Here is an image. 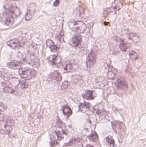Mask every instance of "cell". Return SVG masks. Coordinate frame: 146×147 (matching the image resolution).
<instances>
[{
	"label": "cell",
	"instance_id": "1",
	"mask_svg": "<svg viewBox=\"0 0 146 147\" xmlns=\"http://www.w3.org/2000/svg\"><path fill=\"white\" fill-rule=\"evenodd\" d=\"M15 122L12 117L5 116L0 121V134H7L13 130Z\"/></svg>",
	"mask_w": 146,
	"mask_h": 147
},
{
	"label": "cell",
	"instance_id": "2",
	"mask_svg": "<svg viewBox=\"0 0 146 147\" xmlns=\"http://www.w3.org/2000/svg\"><path fill=\"white\" fill-rule=\"evenodd\" d=\"M111 124L112 128L117 136L119 142L122 143L127 131L126 126L123 123L120 121H114L112 122Z\"/></svg>",
	"mask_w": 146,
	"mask_h": 147
},
{
	"label": "cell",
	"instance_id": "3",
	"mask_svg": "<svg viewBox=\"0 0 146 147\" xmlns=\"http://www.w3.org/2000/svg\"><path fill=\"white\" fill-rule=\"evenodd\" d=\"M68 26L71 31L78 34L83 33L87 29L86 25L81 21H70Z\"/></svg>",
	"mask_w": 146,
	"mask_h": 147
},
{
	"label": "cell",
	"instance_id": "4",
	"mask_svg": "<svg viewBox=\"0 0 146 147\" xmlns=\"http://www.w3.org/2000/svg\"><path fill=\"white\" fill-rule=\"evenodd\" d=\"M19 70L20 76L26 80L32 79L35 78L37 75V71L31 68H21Z\"/></svg>",
	"mask_w": 146,
	"mask_h": 147
},
{
	"label": "cell",
	"instance_id": "5",
	"mask_svg": "<svg viewBox=\"0 0 146 147\" xmlns=\"http://www.w3.org/2000/svg\"><path fill=\"white\" fill-rule=\"evenodd\" d=\"M2 14L9 18L15 20V18L20 15L21 12L19 8L18 7L11 5L7 8L6 11H4Z\"/></svg>",
	"mask_w": 146,
	"mask_h": 147
},
{
	"label": "cell",
	"instance_id": "6",
	"mask_svg": "<svg viewBox=\"0 0 146 147\" xmlns=\"http://www.w3.org/2000/svg\"><path fill=\"white\" fill-rule=\"evenodd\" d=\"M123 6V3L121 0H116L110 7L105 9L103 12V16L107 17L111 13L116 12L121 9Z\"/></svg>",
	"mask_w": 146,
	"mask_h": 147
},
{
	"label": "cell",
	"instance_id": "7",
	"mask_svg": "<svg viewBox=\"0 0 146 147\" xmlns=\"http://www.w3.org/2000/svg\"><path fill=\"white\" fill-rule=\"evenodd\" d=\"M38 9L37 6L34 3H32L28 5L27 12L25 16L26 20L30 21L32 19Z\"/></svg>",
	"mask_w": 146,
	"mask_h": 147
},
{
	"label": "cell",
	"instance_id": "8",
	"mask_svg": "<svg viewBox=\"0 0 146 147\" xmlns=\"http://www.w3.org/2000/svg\"><path fill=\"white\" fill-rule=\"evenodd\" d=\"M97 54L94 50H92L88 55L86 61V66L87 68L93 67L96 63Z\"/></svg>",
	"mask_w": 146,
	"mask_h": 147
},
{
	"label": "cell",
	"instance_id": "9",
	"mask_svg": "<svg viewBox=\"0 0 146 147\" xmlns=\"http://www.w3.org/2000/svg\"><path fill=\"white\" fill-rule=\"evenodd\" d=\"M94 114L99 117H103L107 115V112L105 111L102 104L96 105L93 109Z\"/></svg>",
	"mask_w": 146,
	"mask_h": 147
},
{
	"label": "cell",
	"instance_id": "10",
	"mask_svg": "<svg viewBox=\"0 0 146 147\" xmlns=\"http://www.w3.org/2000/svg\"><path fill=\"white\" fill-rule=\"evenodd\" d=\"M48 60L49 63L52 65H56L59 68H61L63 66L62 63L60 62L57 63L58 61V56L57 55H54L50 56L48 58Z\"/></svg>",
	"mask_w": 146,
	"mask_h": 147
},
{
	"label": "cell",
	"instance_id": "11",
	"mask_svg": "<svg viewBox=\"0 0 146 147\" xmlns=\"http://www.w3.org/2000/svg\"><path fill=\"white\" fill-rule=\"evenodd\" d=\"M8 45L13 49H16L20 48L23 45V44L21 41L18 39H13L7 42Z\"/></svg>",
	"mask_w": 146,
	"mask_h": 147
},
{
	"label": "cell",
	"instance_id": "12",
	"mask_svg": "<svg viewBox=\"0 0 146 147\" xmlns=\"http://www.w3.org/2000/svg\"><path fill=\"white\" fill-rule=\"evenodd\" d=\"M116 85L117 89L120 90H126L128 87V84L126 80L122 77L117 80Z\"/></svg>",
	"mask_w": 146,
	"mask_h": 147
},
{
	"label": "cell",
	"instance_id": "13",
	"mask_svg": "<svg viewBox=\"0 0 146 147\" xmlns=\"http://www.w3.org/2000/svg\"><path fill=\"white\" fill-rule=\"evenodd\" d=\"M49 78L51 80L56 82H60L62 80L61 75L58 71H56L49 75Z\"/></svg>",
	"mask_w": 146,
	"mask_h": 147
},
{
	"label": "cell",
	"instance_id": "14",
	"mask_svg": "<svg viewBox=\"0 0 146 147\" xmlns=\"http://www.w3.org/2000/svg\"><path fill=\"white\" fill-rule=\"evenodd\" d=\"M82 38L81 35L76 34L73 36L72 39V43L74 47H76L80 45L82 42Z\"/></svg>",
	"mask_w": 146,
	"mask_h": 147
},
{
	"label": "cell",
	"instance_id": "15",
	"mask_svg": "<svg viewBox=\"0 0 146 147\" xmlns=\"http://www.w3.org/2000/svg\"><path fill=\"white\" fill-rule=\"evenodd\" d=\"M83 97L87 100H93L97 96V94L94 90H88L82 95Z\"/></svg>",
	"mask_w": 146,
	"mask_h": 147
},
{
	"label": "cell",
	"instance_id": "16",
	"mask_svg": "<svg viewBox=\"0 0 146 147\" xmlns=\"http://www.w3.org/2000/svg\"><path fill=\"white\" fill-rule=\"evenodd\" d=\"M7 65L8 67L10 69L18 70L20 69L21 68L22 64L19 61L13 60V61H11V62L8 63L7 64Z\"/></svg>",
	"mask_w": 146,
	"mask_h": 147
},
{
	"label": "cell",
	"instance_id": "17",
	"mask_svg": "<svg viewBox=\"0 0 146 147\" xmlns=\"http://www.w3.org/2000/svg\"><path fill=\"white\" fill-rule=\"evenodd\" d=\"M117 74V71L113 66H109V68L107 77L109 79L113 80L115 78Z\"/></svg>",
	"mask_w": 146,
	"mask_h": 147
},
{
	"label": "cell",
	"instance_id": "18",
	"mask_svg": "<svg viewBox=\"0 0 146 147\" xmlns=\"http://www.w3.org/2000/svg\"><path fill=\"white\" fill-rule=\"evenodd\" d=\"M91 108V104L87 102L81 104L79 107V110L84 113H86L90 111Z\"/></svg>",
	"mask_w": 146,
	"mask_h": 147
},
{
	"label": "cell",
	"instance_id": "19",
	"mask_svg": "<svg viewBox=\"0 0 146 147\" xmlns=\"http://www.w3.org/2000/svg\"><path fill=\"white\" fill-rule=\"evenodd\" d=\"M105 145L107 147H115V141L111 136L106 137L105 140Z\"/></svg>",
	"mask_w": 146,
	"mask_h": 147
},
{
	"label": "cell",
	"instance_id": "20",
	"mask_svg": "<svg viewBox=\"0 0 146 147\" xmlns=\"http://www.w3.org/2000/svg\"><path fill=\"white\" fill-rule=\"evenodd\" d=\"M46 45L47 47L50 48L51 51L53 52H56L58 50V47L55 45L53 41L49 39L46 41Z\"/></svg>",
	"mask_w": 146,
	"mask_h": 147
},
{
	"label": "cell",
	"instance_id": "21",
	"mask_svg": "<svg viewBox=\"0 0 146 147\" xmlns=\"http://www.w3.org/2000/svg\"><path fill=\"white\" fill-rule=\"evenodd\" d=\"M88 139L90 141L92 142L97 143L99 141V136L97 133L95 131H93L91 134L88 136Z\"/></svg>",
	"mask_w": 146,
	"mask_h": 147
},
{
	"label": "cell",
	"instance_id": "22",
	"mask_svg": "<svg viewBox=\"0 0 146 147\" xmlns=\"http://www.w3.org/2000/svg\"><path fill=\"white\" fill-rule=\"evenodd\" d=\"M63 114L67 117H70L73 114L72 110L68 106H65L63 107Z\"/></svg>",
	"mask_w": 146,
	"mask_h": 147
},
{
	"label": "cell",
	"instance_id": "23",
	"mask_svg": "<svg viewBox=\"0 0 146 147\" xmlns=\"http://www.w3.org/2000/svg\"><path fill=\"white\" fill-rule=\"evenodd\" d=\"M119 47L122 51L126 52L128 48H129V46L127 44L125 43L123 40H121L120 45H119Z\"/></svg>",
	"mask_w": 146,
	"mask_h": 147
},
{
	"label": "cell",
	"instance_id": "24",
	"mask_svg": "<svg viewBox=\"0 0 146 147\" xmlns=\"http://www.w3.org/2000/svg\"><path fill=\"white\" fill-rule=\"evenodd\" d=\"M96 82L101 86H105L108 83L107 80L105 79L102 78H98L96 80Z\"/></svg>",
	"mask_w": 146,
	"mask_h": 147
},
{
	"label": "cell",
	"instance_id": "25",
	"mask_svg": "<svg viewBox=\"0 0 146 147\" xmlns=\"http://www.w3.org/2000/svg\"><path fill=\"white\" fill-rule=\"evenodd\" d=\"M129 57L130 58L133 60H135L139 58V55L137 54V53L133 51H130L129 52Z\"/></svg>",
	"mask_w": 146,
	"mask_h": 147
},
{
	"label": "cell",
	"instance_id": "26",
	"mask_svg": "<svg viewBox=\"0 0 146 147\" xmlns=\"http://www.w3.org/2000/svg\"><path fill=\"white\" fill-rule=\"evenodd\" d=\"M82 80V77L80 75H74L72 76V81L74 83H77V82Z\"/></svg>",
	"mask_w": 146,
	"mask_h": 147
},
{
	"label": "cell",
	"instance_id": "27",
	"mask_svg": "<svg viewBox=\"0 0 146 147\" xmlns=\"http://www.w3.org/2000/svg\"><path fill=\"white\" fill-rule=\"evenodd\" d=\"M129 38L133 40L135 42H138L139 40V37L135 34H130V35H129Z\"/></svg>",
	"mask_w": 146,
	"mask_h": 147
},
{
	"label": "cell",
	"instance_id": "28",
	"mask_svg": "<svg viewBox=\"0 0 146 147\" xmlns=\"http://www.w3.org/2000/svg\"><path fill=\"white\" fill-rule=\"evenodd\" d=\"M69 85H70V84H69V82L67 81V80H65L62 84L61 86V90H64L67 89L68 87L69 86Z\"/></svg>",
	"mask_w": 146,
	"mask_h": 147
},
{
	"label": "cell",
	"instance_id": "29",
	"mask_svg": "<svg viewBox=\"0 0 146 147\" xmlns=\"http://www.w3.org/2000/svg\"><path fill=\"white\" fill-rule=\"evenodd\" d=\"M81 139H79V138H75V139H73V140H71L69 143L66 144L65 145V146H71L73 144H74L76 142H79L80 141Z\"/></svg>",
	"mask_w": 146,
	"mask_h": 147
},
{
	"label": "cell",
	"instance_id": "30",
	"mask_svg": "<svg viewBox=\"0 0 146 147\" xmlns=\"http://www.w3.org/2000/svg\"><path fill=\"white\" fill-rule=\"evenodd\" d=\"M73 65L71 63H69L66 65L64 68V70L67 72H70L73 69Z\"/></svg>",
	"mask_w": 146,
	"mask_h": 147
},
{
	"label": "cell",
	"instance_id": "31",
	"mask_svg": "<svg viewBox=\"0 0 146 147\" xmlns=\"http://www.w3.org/2000/svg\"><path fill=\"white\" fill-rule=\"evenodd\" d=\"M21 87L22 89H25L28 87V83L27 81L25 80H22L21 81Z\"/></svg>",
	"mask_w": 146,
	"mask_h": 147
},
{
	"label": "cell",
	"instance_id": "32",
	"mask_svg": "<svg viewBox=\"0 0 146 147\" xmlns=\"http://www.w3.org/2000/svg\"><path fill=\"white\" fill-rule=\"evenodd\" d=\"M3 92H6V93H13L15 92V90L13 88L8 86V87H6L4 88V90H3Z\"/></svg>",
	"mask_w": 146,
	"mask_h": 147
},
{
	"label": "cell",
	"instance_id": "33",
	"mask_svg": "<svg viewBox=\"0 0 146 147\" xmlns=\"http://www.w3.org/2000/svg\"><path fill=\"white\" fill-rule=\"evenodd\" d=\"M64 34L63 31H62L60 32L59 36V40L60 42H63L64 41Z\"/></svg>",
	"mask_w": 146,
	"mask_h": 147
},
{
	"label": "cell",
	"instance_id": "34",
	"mask_svg": "<svg viewBox=\"0 0 146 147\" xmlns=\"http://www.w3.org/2000/svg\"><path fill=\"white\" fill-rule=\"evenodd\" d=\"M55 133L57 136V139H58V140L61 141L63 140V136L62 135L60 131H56Z\"/></svg>",
	"mask_w": 146,
	"mask_h": 147
},
{
	"label": "cell",
	"instance_id": "35",
	"mask_svg": "<svg viewBox=\"0 0 146 147\" xmlns=\"http://www.w3.org/2000/svg\"><path fill=\"white\" fill-rule=\"evenodd\" d=\"M7 109V107L0 101V113Z\"/></svg>",
	"mask_w": 146,
	"mask_h": 147
},
{
	"label": "cell",
	"instance_id": "36",
	"mask_svg": "<svg viewBox=\"0 0 146 147\" xmlns=\"http://www.w3.org/2000/svg\"><path fill=\"white\" fill-rule=\"evenodd\" d=\"M58 142L56 140H53L50 142V146L51 147H54L57 145Z\"/></svg>",
	"mask_w": 146,
	"mask_h": 147
},
{
	"label": "cell",
	"instance_id": "37",
	"mask_svg": "<svg viewBox=\"0 0 146 147\" xmlns=\"http://www.w3.org/2000/svg\"><path fill=\"white\" fill-rule=\"evenodd\" d=\"M60 1H61V0H55V1L54 3V6L55 7H57V6H59L60 3Z\"/></svg>",
	"mask_w": 146,
	"mask_h": 147
},
{
	"label": "cell",
	"instance_id": "38",
	"mask_svg": "<svg viewBox=\"0 0 146 147\" xmlns=\"http://www.w3.org/2000/svg\"><path fill=\"white\" fill-rule=\"evenodd\" d=\"M86 147H94L93 146H92V145H87V146H86Z\"/></svg>",
	"mask_w": 146,
	"mask_h": 147
},
{
	"label": "cell",
	"instance_id": "39",
	"mask_svg": "<svg viewBox=\"0 0 146 147\" xmlns=\"http://www.w3.org/2000/svg\"><path fill=\"white\" fill-rule=\"evenodd\" d=\"M12 1H19L21 0H11Z\"/></svg>",
	"mask_w": 146,
	"mask_h": 147
}]
</instances>
